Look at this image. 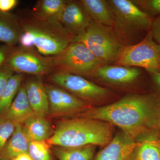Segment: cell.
I'll list each match as a JSON object with an SVG mask.
<instances>
[{
  "instance_id": "obj_20",
  "label": "cell",
  "mask_w": 160,
  "mask_h": 160,
  "mask_svg": "<svg viewBox=\"0 0 160 160\" xmlns=\"http://www.w3.org/2000/svg\"><path fill=\"white\" fill-rule=\"evenodd\" d=\"M66 0H39L31 10L32 13L40 20L60 22Z\"/></svg>"
},
{
  "instance_id": "obj_3",
  "label": "cell",
  "mask_w": 160,
  "mask_h": 160,
  "mask_svg": "<svg viewBox=\"0 0 160 160\" xmlns=\"http://www.w3.org/2000/svg\"><path fill=\"white\" fill-rule=\"evenodd\" d=\"M23 32L33 36L34 46L45 56H54L73 42V38L60 22L40 20L29 9H19L16 13Z\"/></svg>"
},
{
  "instance_id": "obj_27",
  "label": "cell",
  "mask_w": 160,
  "mask_h": 160,
  "mask_svg": "<svg viewBox=\"0 0 160 160\" xmlns=\"http://www.w3.org/2000/svg\"><path fill=\"white\" fill-rule=\"evenodd\" d=\"M14 73L5 65L0 66V99L8 80Z\"/></svg>"
},
{
  "instance_id": "obj_2",
  "label": "cell",
  "mask_w": 160,
  "mask_h": 160,
  "mask_svg": "<svg viewBox=\"0 0 160 160\" xmlns=\"http://www.w3.org/2000/svg\"><path fill=\"white\" fill-rule=\"evenodd\" d=\"M113 138L112 125L99 121L78 117L58 123L48 145L63 147L94 145L105 146Z\"/></svg>"
},
{
  "instance_id": "obj_18",
  "label": "cell",
  "mask_w": 160,
  "mask_h": 160,
  "mask_svg": "<svg viewBox=\"0 0 160 160\" xmlns=\"http://www.w3.org/2000/svg\"><path fill=\"white\" fill-rule=\"evenodd\" d=\"M79 2L92 21L112 28L113 15L107 1L81 0Z\"/></svg>"
},
{
  "instance_id": "obj_28",
  "label": "cell",
  "mask_w": 160,
  "mask_h": 160,
  "mask_svg": "<svg viewBox=\"0 0 160 160\" xmlns=\"http://www.w3.org/2000/svg\"><path fill=\"white\" fill-rule=\"evenodd\" d=\"M151 30L153 39L160 45V16L152 20Z\"/></svg>"
},
{
  "instance_id": "obj_21",
  "label": "cell",
  "mask_w": 160,
  "mask_h": 160,
  "mask_svg": "<svg viewBox=\"0 0 160 160\" xmlns=\"http://www.w3.org/2000/svg\"><path fill=\"white\" fill-rule=\"evenodd\" d=\"M96 146L75 147L56 146L53 152L58 160H93Z\"/></svg>"
},
{
  "instance_id": "obj_9",
  "label": "cell",
  "mask_w": 160,
  "mask_h": 160,
  "mask_svg": "<svg viewBox=\"0 0 160 160\" xmlns=\"http://www.w3.org/2000/svg\"><path fill=\"white\" fill-rule=\"evenodd\" d=\"M48 80L85 102H94L107 96L108 90L78 75L53 73Z\"/></svg>"
},
{
  "instance_id": "obj_23",
  "label": "cell",
  "mask_w": 160,
  "mask_h": 160,
  "mask_svg": "<svg viewBox=\"0 0 160 160\" xmlns=\"http://www.w3.org/2000/svg\"><path fill=\"white\" fill-rule=\"evenodd\" d=\"M126 160H160V146L151 141L138 142Z\"/></svg>"
},
{
  "instance_id": "obj_14",
  "label": "cell",
  "mask_w": 160,
  "mask_h": 160,
  "mask_svg": "<svg viewBox=\"0 0 160 160\" xmlns=\"http://www.w3.org/2000/svg\"><path fill=\"white\" fill-rule=\"evenodd\" d=\"M103 82L114 85H126L134 82L139 77L141 70L135 67L102 65L93 72Z\"/></svg>"
},
{
  "instance_id": "obj_5",
  "label": "cell",
  "mask_w": 160,
  "mask_h": 160,
  "mask_svg": "<svg viewBox=\"0 0 160 160\" xmlns=\"http://www.w3.org/2000/svg\"><path fill=\"white\" fill-rule=\"evenodd\" d=\"M107 2L113 15L112 29L120 42L138 32L151 29L152 18L133 1L109 0Z\"/></svg>"
},
{
  "instance_id": "obj_25",
  "label": "cell",
  "mask_w": 160,
  "mask_h": 160,
  "mask_svg": "<svg viewBox=\"0 0 160 160\" xmlns=\"http://www.w3.org/2000/svg\"><path fill=\"white\" fill-rule=\"evenodd\" d=\"M17 125L11 120L0 117V153L13 134Z\"/></svg>"
},
{
  "instance_id": "obj_31",
  "label": "cell",
  "mask_w": 160,
  "mask_h": 160,
  "mask_svg": "<svg viewBox=\"0 0 160 160\" xmlns=\"http://www.w3.org/2000/svg\"><path fill=\"white\" fill-rule=\"evenodd\" d=\"M152 81L160 92V71L151 74Z\"/></svg>"
},
{
  "instance_id": "obj_32",
  "label": "cell",
  "mask_w": 160,
  "mask_h": 160,
  "mask_svg": "<svg viewBox=\"0 0 160 160\" xmlns=\"http://www.w3.org/2000/svg\"><path fill=\"white\" fill-rule=\"evenodd\" d=\"M12 160H32L28 153H24L19 155Z\"/></svg>"
},
{
  "instance_id": "obj_33",
  "label": "cell",
  "mask_w": 160,
  "mask_h": 160,
  "mask_svg": "<svg viewBox=\"0 0 160 160\" xmlns=\"http://www.w3.org/2000/svg\"><path fill=\"white\" fill-rule=\"evenodd\" d=\"M156 124H157V126L158 128V129L160 130V107L158 111Z\"/></svg>"
},
{
  "instance_id": "obj_10",
  "label": "cell",
  "mask_w": 160,
  "mask_h": 160,
  "mask_svg": "<svg viewBox=\"0 0 160 160\" xmlns=\"http://www.w3.org/2000/svg\"><path fill=\"white\" fill-rule=\"evenodd\" d=\"M48 101V116L52 118L76 116L88 109L87 103L62 87L52 84H44Z\"/></svg>"
},
{
  "instance_id": "obj_34",
  "label": "cell",
  "mask_w": 160,
  "mask_h": 160,
  "mask_svg": "<svg viewBox=\"0 0 160 160\" xmlns=\"http://www.w3.org/2000/svg\"><path fill=\"white\" fill-rule=\"evenodd\" d=\"M4 58H4V54H3L2 51L0 50V66L2 64L3 62H4Z\"/></svg>"
},
{
  "instance_id": "obj_1",
  "label": "cell",
  "mask_w": 160,
  "mask_h": 160,
  "mask_svg": "<svg viewBox=\"0 0 160 160\" xmlns=\"http://www.w3.org/2000/svg\"><path fill=\"white\" fill-rule=\"evenodd\" d=\"M158 102L153 95L129 94L109 105L88 108L77 116L118 126L138 142L146 129L155 124Z\"/></svg>"
},
{
  "instance_id": "obj_13",
  "label": "cell",
  "mask_w": 160,
  "mask_h": 160,
  "mask_svg": "<svg viewBox=\"0 0 160 160\" xmlns=\"http://www.w3.org/2000/svg\"><path fill=\"white\" fill-rule=\"evenodd\" d=\"M24 84L26 95L34 114L43 117H48L49 101L42 77L31 76Z\"/></svg>"
},
{
  "instance_id": "obj_30",
  "label": "cell",
  "mask_w": 160,
  "mask_h": 160,
  "mask_svg": "<svg viewBox=\"0 0 160 160\" xmlns=\"http://www.w3.org/2000/svg\"><path fill=\"white\" fill-rule=\"evenodd\" d=\"M17 0H0V11L9 12L17 5Z\"/></svg>"
},
{
  "instance_id": "obj_19",
  "label": "cell",
  "mask_w": 160,
  "mask_h": 160,
  "mask_svg": "<svg viewBox=\"0 0 160 160\" xmlns=\"http://www.w3.org/2000/svg\"><path fill=\"white\" fill-rule=\"evenodd\" d=\"M29 143L22 125L17 124L13 134L0 153V160H12L22 153H28Z\"/></svg>"
},
{
  "instance_id": "obj_29",
  "label": "cell",
  "mask_w": 160,
  "mask_h": 160,
  "mask_svg": "<svg viewBox=\"0 0 160 160\" xmlns=\"http://www.w3.org/2000/svg\"><path fill=\"white\" fill-rule=\"evenodd\" d=\"M19 43L23 47L30 48L34 46V40L32 35L29 32H25L20 38Z\"/></svg>"
},
{
  "instance_id": "obj_16",
  "label": "cell",
  "mask_w": 160,
  "mask_h": 160,
  "mask_svg": "<svg viewBox=\"0 0 160 160\" xmlns=\"http://www.w3.org/2000/svg\"><path fill=\"white\" fill-rule=\"evenodd\" d=\"M24 33L16 14L0 11V42L16 46Z\"/></svg>"
},
{
  "instance_id": "obj_15",
  "label": "cell",
  "mask_w": 160,
  "mask_h": 160,
  "mask_svg": "<svg viewBox=\"0 0 160 160\" xmlns=\"http://www.w3.org/2000/svg\"><path fill=\"white\" fill-rule=\"evenodd\" d=\"M24 134L29 142H46L53 133L51 123L46 118L34 114L22 124Z\"/></svg>"
},
{
  "instance_id": "obj_4",
  "label": "cell",
  "mask_w": 160,
  "mask_h": 160,
  "mask_svg": "<svg viewBox=\"0 0 160 160\" xmlns=\"http://www.w3.org/2000/svg\"><path fill=\"white\" fill-rule=\"evenodd\" d=\"M0 50L4 55L2 65L14 73L42 77L52 73V56H45L36 48L4 45Z\"/></svg>"
},
{
  "instance_id": "obj_12",
  "label": "cell",
  "mask_w": 160,
  "mask_h": 160,
  "mask_svg": "<svg viewBox=\"0 0 160 160\" xmlns=\"http://www.w3.org/2000/svg\"><path fill=\"white\" fill-rule=\"evenodd\" d=\"M137 142L121 130L98 152L93 160H126Z\"/></svg>"
},
{
  "instance_id": "obj_6",
  "label": "cell",
  "mask_w": 160,
  "mask_h": 160,
  "mask_svg": "<svg viewBox=\"0 0 160 160\" xmlns=\"http://www.w3.org/2000/svg\"><path fill=\"white\" fill-rule=\"evenodd\" d=\"M52 73L87 76L103 63L83 43L73 42L58 54L52 56Z\"/></svg>"
},
{
  "instance_id": "obj_11",
  "label": "cell",
  "mask_w": 160,
  "mask_h": 160,
  "mask_svg": "<svg viewBox=\"0 0 160 160\" xmlns=\"http://www.w3.org/2000/svg\"><path fill=\"white\" fill-rule=\"evenodd\" d=\"M91 22L79 1H66L60 22L72 38L82 34Z\"/></svg>"
},
{
  "instance_id": "obj_26",
  "label": "cell",
  "mask_w": 160,
  "mask_h": 160,
  "mask_svg": "<svg viewBox=\"0 0 160 160\" xmlns=\"http://www.w3.org/2000/svg\"><path fill=\"white\" fill-rule=\"evenodd\" d=\"M150 17L160 16V0H137L132 1Z\"/></svg>"
},
{
  "instance_id": "obj_7",
  "label": "cell",
  "mask_w": 160,
  "mask_h": 160,
  "mask_svg": "<svg viewBox=\"0 0 160 160\" xmlns=\"http://www.w3.org/2000/svg\"><path fill=\"white\" fill-rule=\"evenodd\" d=\"M73 42L83 43L103 64L115 61L123 46L112 27L92 21L82 34L73 38Z\"/></svg>"
},
{
  "instance_id": "obj_8",
  "label": "cell",
  "mask_w": 160,
  "mask_h": 160,
  "mask_svg": "<svg viewBox=\"0 0 160 160\" xmlns=\"http://www.w3.org/2000/svg\"><path fill=\"white\" fill-rule=\"evenodd\" d=\"M115 61L118 66L141 67L150 74L159 72L160 45L153 39L150 30L139 42L123 46Z\"/></svg>"
},
{
  "instance_id": "obj_24",
  "label": "cell",
  "mask_w": 160,
  "mask_h": 160,
  "mask_svg": "<svg viewBox=\"0 0 160 160\" xmlns=\"http://www.w3.org/2000/svg\"><path fill=\"white\" fill-rule=\"evenodd\" d=\"M28 153L32 160H52L49 146L45 142H29Z\"/></svg>"
},
{
  "instance_id": "obj_22",
  "label": "cell",
  "mask_w": 160,
  "mask_h": 160,
  "mask_svg": "<svg viewBox=\"0 0 160 160\" xmlns=\"http://www.w3.org/2000/svg\"><path fill=\"white\" fill-rule=\"evenodd\" d=\"M24 81V74L14 73L9 78L0 99V117L5 114L18 94Z\"/></svg>"
},
{
  "instance_id": "obj_17",
  "label": "cell",
  "mask_w": 160,
  "mask_h": 160,
  "mask_svg": "<svg viewBox=\"0 0 160 160\" xmlns=\"http://www.w3.org/2000/svg\"><path fill=\"white\" fill-rule=\"evenodd\" d=\"M34 114L26 95L23 81L9 109L0 117L11 120L17 124H22L25 120Z\"/></svg>"
}]
</instances>
